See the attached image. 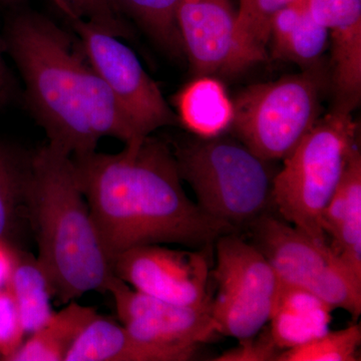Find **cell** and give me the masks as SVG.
Returning a JSON list of instances; mask_svg holds the SVG:
<instances>
[{
    "instance_id": "obj_23",
    "label": "cell",
    "mask_w": 361,
    "mask_h": 361,
    "mask_svg": "<svg viewBox=\"0 0 361 361\" xmlns=\"http://www.w3.org/2000/svg\"><path fill=\"white\" fill-rule=\"evenodd\" d=\"M296 0H240L236 16L240 44L254 63L267 56L270 25L278 11Z\"/></svg>"
},
{
    "instance_id": "obj_25",
    "label": "cell",
    "mask_w": 361,
    "mask_h": 361,
    "mask_svg": "<svg viewBox=\"0 0 361 361\" xmlns=\"http://www.w3.org/2000/svg\"><path fill=\"white\" fill-rule=\"evenodd\" d=\"M80 18L92 21L116 35L125 37L128 28L116 0H61Z\"/></svg>"
},
{
    "instance_id": "obj_16",
    "label": "cell",
    "mask_w": 361,
    "mask_h": 361,
    "mask_svg": "<svg viewBox=\"0 0 361 361\" xmlns=\"http://www.w3.org/2000/svg\"><path fill=\"white\" fill-rule=\"evenodd\" d=\"M334 311L315 294L280 282L268 330L278 348L288 350L326 334Z\"/></svg>"
},
{
    "instance_id": "obj_24",
    "label": "cell",
    "mask_w": 361,
    "mask_h": 361,
    "mask_svg": "<svg viewBox=\"0 0 361 361\" xmlns=\"http://www.w3.org/2000/svg\"><path fill=\"white\" fill-rule=\"evenodd\" d=\"M360 344V325H350L285 350L278 361H357Z\"/></svg>"
},
{
    "instance_id": "obj_28",
    "label": "cell",
    "mask_w": 361,
    "mask_h": 361,
    "mask_svg": "<svg viewBox=\"0 0 361 361\" xmlns=\"http://www.w3.org/2000/svg\"><path fill=\"white\" fill-rule=\"evenodd\" d=\"M18 249L11 244L0 242V289L6 288L13 272Z\"/></svg>"
},
{
    "instance_id": "obj_12",
    "label": "cell",
    "mask_w": 361,
    "mask_h": 361,
    "mask_svg": "<svg viewBox=\"0 0 361 361\" xmlns=\"http://www.w3.org/2000/svg\"><path fill=\"white\" fill-rule=\"evenodd\" d=\"M231 0H180L176 23L197 75H232L254 65L240 44Z\"/></svg>"
},
{
    "instance_id": "obj_14",
    "label": "cell",
    "mask_w": 361,
    "mask_h": 361,
    "mask_svg": "<svg viewBox=\"0 0 361 361\" xmlns=\"http://www.w3.org/2000/svg\"><path fill=\"white\" fill-rule=\"evenodd\" d=\"M198 348H170L137 338L121 323L97 314L65 361H187Z\"/></svg>"
},
{
    "instance_id": "obj_26",
    "label": "cell",
    "mask_w": 361,
    "mask_h": 361,
    "mask_svg": "<svg viewBox=\"0 0 361 361\" xmlns=\"http://www.w3.org/2000/svg\"><path fill=\"white\" fill-rule=\"evenodd\" d=\"M26 336L20 312L8 289H0V360L11 361Z\"/></svg>"
},
{
    "instance_id": "obj_4",
    "label": "cell",
    "mask_w": 361,
    "mask_h": 361,
    "mask_svg": "<svg viewBox=\"0 0 361 361\" xmlns=\"http://www.w3.org/2000/svg\"><path fill=\"white\" fill-rule=\"evenodd\" d=\"M174 153L182 180L196 195L197 204L214 219L247 230L272 212V161L264 160L237 137H219L178 144Z\"/></svg>"
},
{
    "instance_id": "obj_27",
    "label": "cell",
    "mask_w": 361,
    "mask_h": 361,
    "mask_svg": "<svg viewBox=\"0 0 361 361\" xmlns=\"http://www.w3.org/2000/svg\"><path fill=\"white\" fill-rule=\"evenodd\" d=\"M283 353L270 336L269 330H261L255 336L240 341L239 345L222 353L218 361H278Z\"/></svg>"
},
{
    "instance_id": "obj_20",
    "label": "cell",
    "mask_w": 361,
    "mask_h": 361,
    "mask_svg": "<svg viewBox=\"0 0 361 361\" xmlns=\"http://www.w3.org/2000/svg\"><path fill=\"white\" fill-rule=\"evenodd\" d=\"M6 288L20 312L26 336L44 326L54 314V287L44 265L32 254L18 250Z\"/></svg>"
},
{
    "instance_id": "obj_17",
    "label": "cell",
    "mask_w": 361,
    "mask_h": 361,
    "mask_svg": "<svg viewBox=\"0 0 361 361\" xmlns=\"http://www.w3.org/2000/svg\"><path fill=\"white\" fill-rule=\"evenodd\" d=\"M178 122L196 137H219L231 129L234 104L213 75H198L175 96Z\"/></svg>"
},
{
    "instance_id": "obj_29",
    "label": "cell",
    "mask_w": 361,
    "mask_h": 361,
    "mask_svg": "<svg viewBox=\"0 0 361 361\" xmlns=\"http://www.w3.org/2000/svg\"><path fill=\"white\" fill-rule=\"evenodd\" d=\"M13 80L6 61L0 54V108L11 99L13 94Z\"/></svg>"
},
{
    "instance_id": "obj_5",
    "label": "cell",
    "mask_w": 361,
    "mask_h": 361,
    "mask_svg": "<svg viewBox=\"0 0 361 361\" xmlns=\"http://www.w3.org/2000/svg\"><path fill=\"white\" fill-rule=\"evenodd\" d=\"M353 111L334 109L319 118L283 159L273 180V206L279 217L329 243L322 216L355 148L357 125Z\"/></svg>"
},
{
    "instance_id": "obj_7",
    "label": "cell",
    "mask_w": 361,
    "mask_h": 361,
    "mask_svg": "<svg viewBox=\"0 0 361 361\" xmlns=\"http://www.w3.org/2000/svg\"><path fill=\"white\" fill-rule=\"evenodd\" d=\"M247 231L281 283L315 294L334 310L360 315L361 281L329 243L308 236L273 212L254 221Z\"/></svg>"
},
{
    "instance_id": "obj_18",
    "label": "cell",
    "mask_w": 361,
    "mask_h": 361,
    "mask_svg": "<svg viewBox=\"0 0 361 361\" xmlns=\"http://www.w3.org/2000/svg\"><path fill=\"white\" fill-rule=\"evenodd\" d=\"M269 42L275 59L311 66L326 51L329 35L311 16L306 0H296L275 14Z\"/></svg>"
},
{
    "instance_id": "obj_6",
    "label": "cell",
    "mask_w": 361,
    "mask_h": 361,
    "mask_svg": "<svg viewBox=\"0 0 361 361\" xmlns=\"http://www.w3.org/2000/svg\"><path fill=\"white\" fill-rule=\"evenodd\" d=\"M320 94L310 70L250 85L233 99L235 137L264 160H283L319 120Z\"/></svg>"
},
{
    "instance_id": "obj_3",
    "label": "cell",
    "mask_w": 361,
    "mask_h": 361,
    "mask_svg": "<svg viewBox=\"0 0 361 361\" xmlns=\"http://www.w3.org/2000/svg\"><path fill=\"white\" fill-rule=\"evenodd\" d=\"M39 262L54 297L68 303L90 291H108L113 263L75 176L71 157L51 144L32 154L27 202Z\"/></svg>"
},
{
    "instance_id": "obj_19",
    "label": "cell",
    "mask_w": 361,
    "mask_h": 361,
    "mask_svg": "<svg viewBox=\"0 0 361 361\" xmlns=\"http://www.w3.org/2000/svg\"><path fill=\"white\" fill-rule=\"evenodd\" d=\"M97 315L94 308L71 301L63 310L54 311L44 326L25 339L11 361H65L70 349Z\"/></svg>"
},
{
    "instance_id": "obj_13",
    "label": "cell",
    "mask_w": 361,
    "mask_h": 361,
    "mask_svg": "<svg viewBox=\"0 0 361 361\" xmlns=\"http://www.w3.org/2000/svg\"><path fill=\"white\" fill-rule=\"evenodd\" d=\"M306 6L331 40L336 108L353 111L361 97V0H306Z\"/></svg>"
},
{
    "instance_id": "obj_1",
    "label": "cell",
    "mask_w": 361,
    "mask_h": 361,
    "mask_svg": "<svg viewBox=\"0 0 361 361\" xmlns=\"http://www.w3.org/2000/svg\"><path fill=\"white\" fill-rule=\"evenodd\" d=\"M71 160L111 263L134 247L179 244L206 250L223 235L237 233L189 199L174 153L151 135L120 153L94 151Z\"/></svg>"
},
{
    "instance_id": "obj_22",
    "label": "cell",
    "mask_w": 361,
    "mask_h": 361,
    "mask_svg": "<svg viewBox=\"0 0 361 361\" xmlns=\"http://www.w3.org/2000/svg\"><path fill=\"white\" fill-rule=\"evenodd\" d=\"M180 0H116L128 14L157 44L173 56L183 54L176 11Z\"/></svg>"
},
{
    "instance_id": "obj_21",
    "label": "cell",
    "mask_w": 361,
    "mask_h": 361,
    "mask_svg": "<svg viewBox=\"0 0 361 361\" xmlns=\"http://www.w3.org/2000/svg\"><path fill=\"white\" fill-rule=\"evenodd\" d=\"M30 176L32 155L0 142V242L13 245L21 225L28 223Z\"/></svg>"
},
{
    "instance_id": "obj_8",
    "label": "cell",
    "mask_w": 361,
    "mask_h": 361,
    "mask_svg": "<svg viewBox=\"0 0 361 361\" xmlns=\"http://www.w3.org/2000/svg\"><path fill=\"white\" fill-rule=\"evenodd\" d=\"M214 245L217 292L211 314L216 330L239 341L250 338L269 322L279 279L257 247L237 233L223 235Z\"/></svg>"
},
{
    "instance_id": "obj_9",
    "label": "cell",
    "mask_w": 361,
    "mask_h": 361,
    "mask_svg": "<svg viewBox=\"0 0 361 361\" xmlns=\"http://www.w3.org/2000/svg\"><path fill=\"white\" fill-rule=\"evenodd\" d=\"M70 21L85 56L111 90L116 104L140 137L178 123L160 87L142 68L135 52L118 37L80 18L61 0H52Z\"/></svg>"
},
{
    "instance_id": "obj_11",
    "label": "cell",
    "mask_w": 361,
    "mask_h": 361,
    "mask_svg": "<svg viewBox=\"0 0 361 361\" xmlns=\"http://www.w3.org/2000/svg\"><path fill=\"white\" fill-rule=\"evenodd\" d=\"M121 323L137 338L170 348H198L218 332L211 298L201 305H180L134 290L116 276L108 286Z\"/></svg>"
},
{
    "instance_id": "obj_10",
    "label": "cell",
    "mask_w": 361,
    "mask_h": 361,
    "mask_svg": "<svg viewBox=\"0 0 361 361\" xmlns=\"http://www.w3.org/2000/svg\"><path fill=\"white\" fill-rule=\"evenodd\" d=\"M114 275L134 290L180 305L211 300L205 250H179L161 244L134 247L113 260Z\"/></svg>"
},
{
    "instance_id": "obj_2",
    "label": "cell",
    "mask_w": 361,
    "mask_h": 361,
    "mask_svg": "<svg viewBox=\"0 0 361 361\" xmlns=\"http://www.w3.org/2000/svg\"><path fill=\"white\" fill-rule=\"evenodd\" d=\"M6 25V49L20 71L26 101L49 144L71 157L97 151L104 137L140 141L78 39L37 13L20 8Z\"/></svg>"
},
{
    "instance_id": "obj_15",
    "label": "cell",
    "mask_w": 361,
    "mask_h": 361,
    "mask_svg": "<svg viewBox=\"0 0 361 361\" xmlns=\"http://www.w3.org/2000/svg\"><path fill=\"white\" fill-rule=\"evenodd\" d=\"M322 230L332 250L361 281V154L357 146L323 212Z\"/></svg>"
},
{
    "instance_id": "obj_30",
    "label": "cell",
    "mask_w": 361,
    "mask_h": 361,
    "mask_svg": "<svg viewBox=\"0 0 361 361\" xmlns=\"http://www.w3.org/2000/svg\"><path fill=\"white\" fill-rule=\"evenodd\" d=\"M25 2V0H0L1 6L8 7L11 9L20 8Z\"/></svg>"
}]
</instances>
